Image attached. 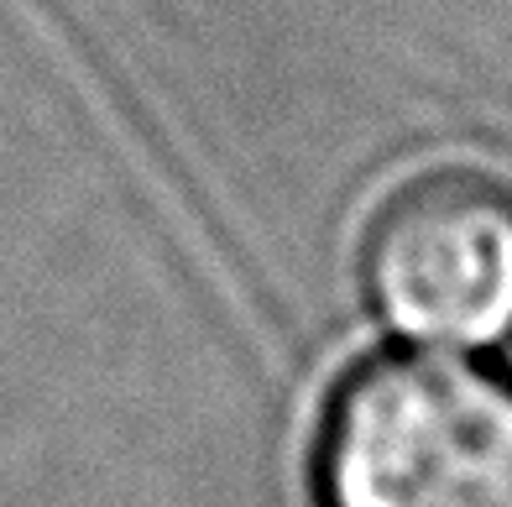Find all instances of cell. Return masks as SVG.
<instances>
[{
  "label": "cell",
  "instance_id": "cell-1",
  "mask_svg": "<svg viewBox=\"0 0 512 507\" xmlns=\"http://www.w3.org/2000/svg\"><path fill=\"white\" fill-rule=\"evenodd\" d=\"M314 507H512V366L371 351L319 408Z\"/></svg>",
  "mask_w": 512,
  "mask_h": 507
},
{
  "label": "cell",
  "instance_id": "cell-2",
  "mask_svg": "<svg viewBox=\"0 0 512 507\" xmlns=\"http://www.w3.org/2000/svg\"><path fill=\"white\" fill-rule=\"evenodd\" d=\"M361 298L418 351H497L512 340V183L486 168H424L361 230Z\"/></svg>",
  "mask_w": 512,
  "mask_h": 507
}]
</instances>
